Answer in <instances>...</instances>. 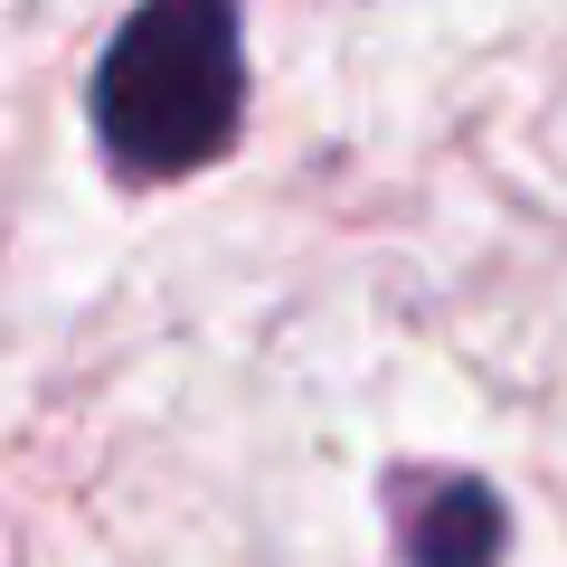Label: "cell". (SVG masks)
<instances>
[{"instance_id": "obj_1", "label": "cell", "mask_w": 567, "mask_h": 567, "mask_svg": "<svg viewBox=\"0 0 567 567\" xmlns=\"http://www.w3.org/2000/svg\"><path fill=\"white\" fill-rule=\"evenodd\" d=\"M246 123V29L218 0H162L95 66V142L123 181H189Z\"/></svg>"}, {"instance_id": "obj_2", "label": "cell", "mask_w": 567, "mask_h": 567, "mask_svg": "<svg viewBox=\"0 0 567 567\" xmlns=\"http://www.w3.org/2000/svg\"><path fill=\"white\" fill-rule=\"evenodd\" d=\"M406 567H502V502H492V483L454 473V483L425 492L416 520H406Z\"/></svg>"}]
</instances>
